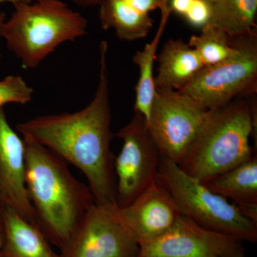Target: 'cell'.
<instances>
[{"label": "cell", "mask_w": 257, "mask_h": 257, "mask_svg": "<svg viewBox=\"0 0 257 257\" xmlns=\"http://www.w3.org/2000/svg\"><path fill=\"white\" fill-rule=\"evenodd\" d=\"M108 44L99 45V82L92 100L81 110L44 115L17 125L25 140L46 147L84 174L97 204H117L114 155L111 151Z\"/></svg>", "instance_id": "6da1fadb"}, {"label": "cell", "mask_w": 257, "mask_h": 257, "mask_svg": "<svg viewBox=\"0 0 257 257\" xmlns=\"http://www.w3.org/2000/svg\"><path fill=\"white\" fill-rule=\"evenodd\" d=\"M24 140L25 184L37 225L50 243L60 248L95 204L94 196L71 173L67 162L46 147Z\"/></svg>", "instance_id": "7a4b0ae2"}, {"label": "cell", "mask_w": 257, "mask_h": 257, "mask_svg": "<svg viewBox=\"0 0 257 257\" xmlns=\"http://www.w3.org/2000/svg\"><path fill=\"white\" fill-rule=\"evenodd\" d=\"M238 98L209 109L199 135L178 166L202 181L231 170L253 155L250 138L256 136V101Z\"/></svg>", "instance_id": "3957f363"}, {"label": "cell", "mask_w": 257, "mask_h": 257, "mask_svg": "<svg viewBox=\"0 0 257 257\" xmlns=\"http://www.w3.org/2000/svg\"><path fill=\"white\" fill-rule=\"evenodd\" d=\"M14 7L0 35L24 69L36 68L62 44L87 34V20L61 0H34Z\"/></svg>", "instance_id": "277c9868"}, {"label": "cell", "mask_w": 257, "mask_h": 257, "mask_svg": "<svg viewBox=\"0 0 257 257\" xmlns=\"http://www.w3.org/2000/svg\"><path fill=\"white\" fill-rule=\"evenodd\" d=\"M157 179L175 201L182 215L243 242H256L257 224L243 216L236 204L211 192L163 155Z\"/></svg>", "instance_id": "5b68a950"}, {"label": "cell", "mask_w": 257, "mask_h": 257, "mask_svg": "<svg viewBox=\"0 0 257 257\" xmlns=\"http://www.w3.org/2000/svg\"><path fill=\"white\" fill-rule=\"evenodd\" d=\"M231 38L236 53L223 62L204 67L179 90L208 109L256 93L257 29Z\"/></svg>", "instance_id": "8992f818"}, {"label": "cell", "mask_w": 257, "mask_h": 257, "mask_svg": "<svg viewBox=\"0 0 257 257\" xmlns=\"http://www.w3.org/2000/svg\"><path fill=\"white\" fill-rule=\"evenodd\" d=\"M209 109L172 89H155L147 126L161 155L177 165L199 135Z\"/></svg>", "instance_id": "52a82bcc"}, {"label": "cell", "mask_w": 257, "mask_h": 257, "mask_svg": "<svg viewBox=\"0 0 257 257\" xmlns=\"http://www.w3.org/2000/svg\"><path fill=\"white\" fill-rule=\"evenodd\" d=\"M59 257H139L140 245L117 204H94L60 248Z\"/></svg>", "instance_id": "ba28073f"}, {"label": "cell", "mask_w": 257, "mask_h": 257, "mask_svg": "<svg viewBox=\"0 0 257 257\" xmlns=\"http://www.w3.org/2000/svg\"><path fill=\"white\" fill-rule=\"evenodd\" d=\"M115 136L122 141L121 151L114 157V170L116 202L124 207L157 179L162 155L149 131L147 119L138 113Z\"/></svg>", "instance_id": "9c48e42d"}, {"label": "cell", "mask_w": 257, "mask_h": 257, "mask_svg": "<svg viewBox=\"0 0 257 257\" xmlns=\"http://www.w3.org/2000/svg\"><path fill=\"white\" fill-rule=\"evenodd\" d=\"M140 247L139 257H246L243 241L183 215L165 234Z\"/></svg>", "instance_id": "30bf717a"}, {"label": "cell", "mask_w": 257, "mask_h": 257, "mask_svg": "<svg viewBox=\"0 0 257 257\" xmlns=\"http://www.w3.org/2000/svg\"><path fill=\"white\" fill-rule=\"evenodd\" d=\"M119 213L140 246L165 234L182 215L175 201L157 179L133 202L119 207Z\"/></svg>", "instance_id": "8fae6325"}, {"label": "cell", "mask_w": 257, "mask_h": 257, "mask_svg": "<svg viewBox=\"0 0 257 257\" xmlns=\"http://www.w3.org/2000/svg\"><path fill=\"white\" fill-rule=\"evenodd\" d=\"M0 192L5 204L37 225L25 184V140L11 127L3 108L0 109Z\"/></svg>", "instance_id": "7c38bea8"}, {"label": "cell", "mask_w": 257, "mask_h": 257, "mask_svg": "<svg viewBox=\"0 0 257 257\" xmlns=\"http://www.w3.org/2000/svg\"><path fill=\"white\" fill-rule=\"evenodd\" d=\"M157 60L155 89L181 90L204 67L195 50L180 39L166 42Z\"/></svg>", "instance_id": "4fadbf2b"}, {"label": "cell", "mask_w": 257, "mask_h": 257, "mask_svg": "<svg viewBox=\"0 0 257 257\" xmlns=\"http://www.w3.org/2000/svg\"><path fill=\"white\" fill-rule=\"evenodd\" d=\"M5 237L0 257H59L40 228L7 204L2 207Z\"/></svg>", "instance_id": "5bb4252c"}, {"label": "cell", "mask_w": 257, "mask_h": 257, "mask_svg": "<svg viewBox=\"0 0 257 257\" xmlns=\"http://www.w3.org/2000/svg\"><path fill=\"white\" fill-rule=\"evenodd\" d=\"M211 192L231 199L237 207L257 205V155L239 165L202 181Z\"/></svg>", "instance_id": "9a60e30c"}, {"label": "cell", "mask_w": 257, "mask_h": 257, "mask_svg": "<svg viewBox=\"0 0 257 257\" xmlns=\"http://www.w3.org/2000/svg\"><path fill=\"white\" fill-rule=\"evenodd\" d=\"M99 6V20L104 30H113L121 40L133 41L150 33L154 20L126 0H104Z\"/></svg>", "instance_id": "2e32d148"}, {"label": "cell", "mask_w": 257, "mask_h": 257, "mask_svg": "<svg viewBox=\"0 0 257 257\" xmlns=\"http://www.w3.org/2000/svg\"><path fill=\"white\" fill-rule=\"evenodd\" d=\"M170 13H161L160 26L152 41L146 44L143 50L138 51L133 57L134 63L140 69V77L135 87V113L150 117L155 94L154 67L157 60V48L165 32Z\"/></svg>", "instance_id": "e0dca14e"}, {"label": "cell", "mask_w": 257, "mask_h": 257, "mask_svg": "<svg viewBox=\"0 0 257 257\" xmlns=\"http://www.w3.org/2000/svg\"><path fill=\"white\" fill-rule=\"evenodd\" d=\"M257 0H217L211 5V25L230 37L256 30Z\"/></svg>", "instance_id": "ac0fdd59"}, {"label": "cell", "mask_w": 257, "mask_h": 257, "mask_svg": "<svg viewBox=\"0 0 257 257\" xmlns=\"http://www.w3.org/2000/svg\"><path fill=\"white\" fill-rule=\"evenodd\" d=\"M188 44L197 52L204 67L227 60L236 52L231 37L211 24L202 29L200 35L191 37Z\"/></svg>", "instance_id": "d6986e66"}, {"label": "cell", "mask_w": 257, "mask_h": 257, "mask_svg": "<svg viewBox=\"0 0 257 257\" xmlns=\"http://www.w3.org/2000/svg\"><path fill=\"white\" fill-rule=\"evenodd\" d=\"M34 89L20 76L10 75L0 81V109L10 103L27 104L32 100Z\"/></svg>", "instance_id": "ffe728a7"}, {"label": "cell", "mask_w": 257, "mask_h": 257, "mask_svg": "<svg viewBox=\"0 0 257 257\" xmlns=\"http://www.w3.org/2000/svg\"><path fill=\"white\" fill-rule=\"evenodd\" d=\"M184 18L192 26L202 29L210 23L211 5L204 0H193Z\"/></svg>", "instance_id": "44dd1931"}, {"label": "cell", "mask_w": 257, "mask_h": 257, "mask_svg": "<svg viewBox=\"0 0 257 257\" xmlns=\"http://www.w3.org/2000/svg\"><path fill=\"white\" fill-rule=\"evenodd\" d=\"M192 2L193 0H170L169 6L172 13L175 12L177 14L184 17Z\"/></svg>", "instance_id": "7402d4cb"}, {"label": "cell", "mask_w": 257, "mask_h": 257, "mask_svg": "<svg viewBox=\"0 0 257 257\" xmlns=\"http://www.w3.org/2000/svg\"><path fill=\"white\" fill-rule=\"evenodd\" d=\"M74 3L82 8H89V7L99 5L104 0H72Z\"/></svg>", "instance_id": "603a6c76"}, {"label": "cell", "mask_w": 257, "mask_h": 257, "mask_svg": "<svg viewBox=\"0 0 257 257\" xmlns=\"http://www.w3.org/2000/svg\"><path fill=\"white\" fill-rule=\"evenodd\" d=\"M4 205V204H3ZM2 207H0V247L3 245V241H4L5 237V231H4V224H3V217H2Z\"/></svg>", "instance_id": "cb8c5ba5"}, {"label": "cell", "mask_w": 257, "mask_h": 257, "mask_svg": "<svg viewBox=\"0 0 257 257\" xmlns=\"http://www.w3.org/2000/svg\"><path fill=\"white\" fill-rule=\"evenodd\" d=\"M34 0H0V3H9L13 5L20 4V3H31Z\"/></svg>", "instance_id": "d4e9b609"}, {"label": "cell", "mask_w": 257, "mask_h": 257, "mask_svg": "<svg viewBox=\"0 0 257 257\" xmlns=\"http://www.w3.org/2000/svg\"><path fill=\"white\" fill-rule=\"evenodd\" d=\"M6 20V15L5 13H0V29H1L2 25L4 23V22ZM0 39H1V35H0ZM2 55L0 53V58H1Z\"/></svg>", "instance_id": "484cf974"}, {"label": "cell", "mask_w": 257, "mask_h": 257, "mask_svg": "<svg viewBox=\"0 0 257 257\" xmlns=\"http://www.w3.org/2000/svg\"><path fill=\"white\" fill-rule=\"evenodd\" d=\"M5 204L4 201H3V196H2L1 192H0V207Z\"/></svg>", "instance_id": "4316f807"}, {"label": "cell", "mask_w": 257, "mask_h": 257, "mask_svg": "<svg viewBox=\"0 0 257 257\" xmlns=\"http://www.w3.org/2000/svg\"><path fill=\"white\" fill-rule=\"evenodd\" d=\"M204 1L207 2L209 4L212 5L214 4L215 2L217 1V0H204Z\"/></svg>", "instance_id": "83f0119b"}]
</instances>
